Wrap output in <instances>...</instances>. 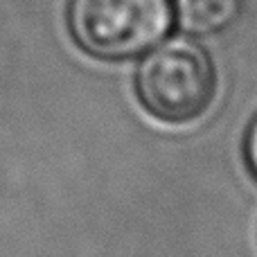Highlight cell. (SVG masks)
I'll return each mask as SVG.
<instances>
[{"instance_id": "6da1fadb", "label": "cell", "mask_w": 257, "mask_h": 257, "mask_svg": "<svg viewBox=\"0 0 257 257\" xmlns=\"http://www.w3.org/2000/svg\"><path fill=\"white\" fill-rule=\"evenodd\" d=\"M142 106L167 124H187L210 108L217 93L212 59L196 41L174 36L156 43L136 75Z\"/></svg>"}, {"instance_id": "7a4b0ae2", "label": "cell", "mask_w": 257, "mask_h": 257, "mask_svg": "<svg viewBox=\"0 0 257 257\" xmlns=\"http://www.w3.org/2000/svg\"><path fill=\"white\" fill-rule=\"evenodd\" d=\"M172 0H70L68 25L88 54L108 61L145 54L165 39Z\"/></svg>"}, {"instance_id": "3957f363", "label": "cell", "mask_w": 257, "mask_h": 257, "mask_svg": "<svg viewBox=\"0 0 257 257\" xmlns=\"http://www.w3.org/2000/svg\"><path fill=\"white\" fill-rule=\"evenodd\" d=\"M244 0H176L174 16L185 34H217L239 18Z\"/></svg>"}, {"instance_id": "277c9868", "label": "cell", "mask_w": 257, "mask_h": 257, "mask_svg": "<svg viewBox=\"0 0 257 257\" xmlns=\"http://www.w3.org/2000/svg\"><path fill=\"white\" fill-rule=\"evenodd\" d=\"M246 163H248L250 172L257 176V117L253 120V124H250L248 133H246Z\"/></svg>"}]
</instances>
